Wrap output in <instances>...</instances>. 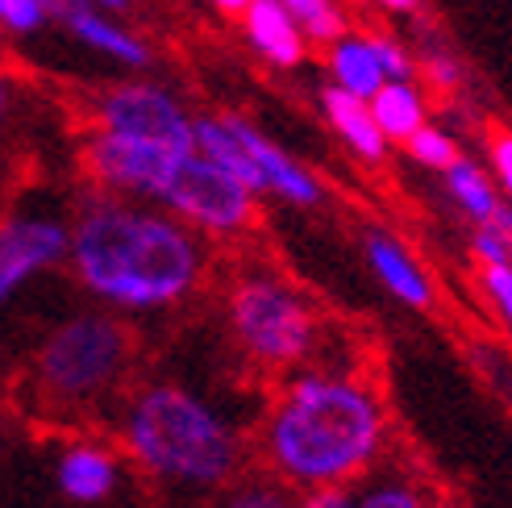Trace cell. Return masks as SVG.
Masks as SVG:
<instances>
[{
    "mask_svg": "<svg viewBox=\"0 0 512 508\" xmlns=\"http://www.w3.org/2000/svg\"><path fill=\"white\" fill-rule=\"evenodd\" d=\"M388 417L354 375H300L267 421V459L296 488H350L383 454Z\"/></svg>",
    "mask_w": 512,
    "mask_h": 508,
    "instance_id": "obj_1",
    "label": "cell"
},
{
    "mask_svg": "<svg viewBox=\"0 0 512 508\" xmlns=\"http://www.w3.org/2000/svg\"><path fill=\"white\" fill-rule=\"evenodd\" d=\"M67 250L84 288L121 309H167L200 275V250L184 225L121 205L88 209Z\"/></svg>",
    "mask_w": 512,
    "mask_h": 508,
    "instance_id": "obj_2",
    "label": "cell"
},
{
    "mask_svg": "<svg viewBox=\"0 0 512 508\" xmlns=\"http://www.w3.org/2000/svg\"><path fill=\"white\" fill-rule=\"evenodd\" d=\"M125 442L146 471L192 488L221 484L238 467L234 429L204 400L175 384H155L134 400Z\"/></svg>",
    "mask_w": 512,
    "mask_h": 508,
    "instance_id": "obj_3",
    "label": "cell"
},
{
    "mask_svg": "<svg viewBox=\"0 0 512 508\" xmlns=\"http://www.w3.org/2000/svg\"><path fill=\"white\" fill-rule=\"evenodd\" d=\"M229 325L254 363L292 367L317 346V317L292 288L271 275H250L229 296Z\"/></svg>",
    "mask_w": 512,
    "mask_h": 508,
    "instance_id": "obj_4",
    "label": "cell"
},
{
    "mask_svg": "<svg viewBox=\"0 0 512 508\" xmlns=\"http://www.w3.org/2000/svg\"><path fill=\"white\" fill-rule=\"evenodd\" d=\"M125 354L130 334L113 317H71L38 350V384L55 400H88L121 375Z\"/></svg>",
    "mask_w": 512,
    "mask_h": 508,
    "instance_id": "obj_5",
    "label": "cell"
},
{
    "mask_svg": "<svg viewBox=\"0 0 512 508\" xmlns=\"http://www.w3.org/2000/svg\"><path fill=\"white\" fill-rule=\"evenodd\" d=\"M159 200L171 213H179L184 221L200 225V230H213V234H238L254 217V192L238 175H229L213 159L196 155V150H188V155L175 163Z\"/></svg>",
    "mask_w": 512,
    "mask_h": 508,
    "instance_id": "obj_6",
    "label": "cell"
},
{
    "mask_svg": "<svg viewBox=\"0 0 512 508\" xmlns=\"http://www.w3.org/2000/svg\"><path fill=\"white\" fill-rule=\"evenodd\" d=\"M100 130L121 134L134 142L167 146V150H196V121L179 109V100L155 84H121L109 88L96 105Z\"/></svg>",
    "mask_w": 512,
    "mask_h": 508,
    "instance_id": "obj_7",
    "label": "cell"
},
{
    "mask_svg": "<svg viewBox=\"0 0 512 508\" xmlns=\"http://www.w3.org/2000/svg\"><path fill=\"white\" fill-rule=\"evenodd\" d=\"M184 155L188 150H167V146H150V142H134V138L100 130L88 146V167L100 184L159 200L167 175L175 171V163Z\"/></svg>",
    "mask_w": 512,
    "mask_h": 508,
    "instance_id": "obj_8",
    "label": "cell"
},
{
    "mask_svg": "<svg viewBox=\"0 0 512 508\" xmlns=\"http://www.w3.org/2000/svg\"><path fill=\"white\" fill-rule=\"evenodd\" d=\"M67 246H71V234L59 221L25 217V221L0 225V304H5L30 275H38L50 263H59Z\"/></svg>",
    "mask_w": 512,
    "mask_h": 508,
    "instance_id": "obj_9",
    "label": "cell"
},
{
    "mask_svg": "<svg viewBox=\"0 0 512 508\" xmlns=\"http://www.w3.org/2000/svg\"><path fill=\"white\" fill-rule=\"evenodd\" d=\"M229 125H234V134H238V142L246 146V155L254 159V167H259L263 192L284 196L288 205H300V209H313V205H317V200H321V184L313 180V171H304L296 159H288L284 150H279L275 142H267L250 121L229 117Z\"/></svg>",
    "mask_w": 512,
    "mask_h": 508,
    "instance_id": "obj_10",
    "label": "cell"
},
{
    "mask_svg": "<svg viewBox=\"0 0 512 508\" xmlns=\"http://www.w3.org/2000/svg\"><path fill=\"white\" fill-rule=\"evenodd\" d=\"M363 250H367V263H371L375 279L400 304H408V309H429L433 304V284H429L425 267L404 250V242H396L392 234H383V230H371Z\"/></svg>",
    "mask_w": 512,
    "mask_h": 508,
    "instance_id": "obj_11",
    "label": "cell"
},
{
    "mask_svg": "<svg viewBox=\"0 0 512 508\" xmlns=\"http://www.w3.org/2000/svg\"><path fill=\"white\" fill-rule=\"evenodd\" d=\"M246 34L250 46L275 67H296L304 63V30L288 13L284 0H250L246 9Z\"/></svg>",
    "mask_w": 512,
    "mask_h": 508,
    "instance_id": "obj_12",
    "label": "cell"
},
{
    "mask_svg": "<svg viewBox=\"0 0 512 508\" xmlns=\"http://www.w3.org/2000/svg\"><path fill=\"white\" fill-rule=\"evenodd\" d=\"M321 109L329 117V125L338 130V138L354 150L358 159H367V163H379L383 155H388V138L379 134V125L371 117V105L363 96H354L346 88H325L321 92Z\"/></svg>",
    "mask_w": 512,
    "mask_h": 508,
    "instance_id": "obj_13",
    "label": "cell"
},
{
    "mask_svg": "<svg viewBox=\"0 0 512 508\" xmlns=\"http://www.w3.org/2000/svg\"><path fill=\"white\" fill-rule=\"evenodd\" d=\"M350 508H442V500L413 471L371 467L358 484H350Z\"/></svg>",
    "mask_w": 512,
    "mask_h": 508,
    "instance_id": "obj_14",
    "label": "cell"
},
{
    "mask_svg": "<svg viewBox=\"0 0 512 508\" xmlns=\"http://www.w3.org/2000/svg\"><path fill=\"white\" fill-rule=\"evenodd\" d=\"M442 175H446V192H450V200H454L458 213H463L471 225H492V221L504 213L508 200L500 196V188H496V180H492V171H483L479 163H471V159L458 155Z\"/></svg>",
    "mask_w": 512,
    "mask_h": 508,
    "instance_id": "obj_15",
    "label": "cell"
},
{
    "mask_svg": "<svg viewBox=\"0 0 512 508\" xmlns=\"http://www.w3.org/2000/svg\"><path fill=\"white\" fill-rule=\"evenodd\" d=\"M367 105H371V117L379 125V134L388 142H408L429 121L425 92L413 80H388L367 100Z\"/></svg>",
    "mask_w": 512,
    "mask_h": 508,
    "instance_id": "obj_16",
    "label": "cell"
},
{
    "mask_svg": "<svg viewBox=\"0 0 512 508\" xmlns=\"http://www.w3.org/2000/svg\"><path fill=\"white\" fill-rule=\"evenodd\" d=\"M117 488V463L96 446H71L59 459V492L75 504H100Z\"/></svg>",
    "mask_w": 512,
    "mask_h": 508,
    "instance_id": "obj_17",
    "label": "cell"
},
{
    "mask_svg": "<svg viewBox=\"0 0 512 508\" xmlns=\"http://www.w3.org/2000/svg\"><path fill=\"white\" fill-rule=\"evenodd\" d=\"M329 71H334V84L371 100L383 84H388V71H383L375 42L358 38V34H342L338 42H329Z\"/></svg>",
    "mask_w": 512,
    "mask_h": 508,
    "instance_id": "obj_18",
    "label": "cell"
},
{
    "mask_svg": "<svg viewBox=\"0 0 512 508\" xmlns=\"http://www.w3.org/2000/svg\"><path fill=\"white\" fill-rule=\"evenodd\" d=\"M63 21L71 25L75 38L88 42L92 50H105L109 59H121V63H130V67H146L150 63V50L130 30H121V25H113L109 17H100L96 9L84 5V0H75V5L63 13Z\"/></svg>",
    "mask_w": 512,
    "mask_h": 508,
    "instance_id": "obj_19",
    "label": "cell"
},
{
    "mask_svg": "<svg viewBox=\"0 0 512 508\" xmlns=\"http://www.w3.org/2000/svg\"><path fill=\"white\" fill-rule=\"evenodd\" d=\"M284 5L304 30V38L329 46V42H338L346 34V17L338 9V0H284Z\"/></svg>",
    "mask_w": 512,
    "mask_h": 508,
    "instance_id": "obj_20",
    "label": "cell"
},
{
    "mask_svg": "<svg viewBox=\"0 0 512 508\" xmlns=\"http://www.w3.org/2000/svg\"><path fill=\"white\" fill-rule=\"evenodd\" d=\"M404 146H408V155H413L421 167H429V171H446L458 159V142L446 130H438V125H429V121Z\"/></svg>",
    "mask_w": 512,
    "mask_h": 508,
    "instance_id": "obj_21",
    "label": "cell"
},
{
    "mask_svg": "<svg viewBox=\"0 0 512 508\" xmlns=\"http://www.w3.org/2000/svg\"><path fill=\"white\" fill-rule=\"evenodd\" d=\"M479 288L512 334V263H479Z\"/></svg>",
    "mask_w": 512,
    "mask_h": 508,
    "instance_id": "obj_22",
    "label": "cell"
},
{
    "mask_svg": "<svg viewBox=\"0 0 512 508\" xmlns=\"http://www.w3.org/2000/svg\"><path fill=\"white\" fill-rule=\"evenodd\" d=\"M417 75L438 92H454L458 84H463V67H458V59L446 55V50H438V46H429L417 59Z\"/></svg>",
    "mask_w": 512,
    "mask_h": 508,
    "instance_id": "obj_23",
    "label": "cell"
},
{
    "mask_svg": "<svg viewBox=\"0 0 512 508\" xmlns=\"http://www.w3.org/2000/svg\"><path fill=\"white\" fill-rule=\"evenodd\" d=\"M488 171H492L500 196L512 205V130H496L488 138Z\"/></svg>",
    "mask_w": 512,
    "mask_h": 508,
    "instance_id": "obj_24",
    "label": "cell"
},
{
    "mask_svg": "<svg viewBox=\"0 0 512 508\" xmlns=\"http://www.w3.org/2000/svg\"><path fill=\"white\" fill-rule=\"evenodd\" d=\"M221 508H296V500L284 488H275V484H246V488H238L234 496H229Z\"/></svg>",
    "mask_w": 512,
    "mask_h": 508,
    "instance_id": "obj_25",
    "label": "cell"
},
{
    "mask_svg": "<svg viewBox=\"0 0 512 508\" xmlns=\"http://www.w3.org/2000/svg\"><path fill=\"white\" fill-rule=\"evenodd\" d=\"M371 42H375V55H379L383 71H388V80H413V75H417V63H413V55H408V50H404L396 38L371 34Z\"/></svg>",
    "mask_w": 512,
    "mask_h": 508,
    "instance_id": "obj_26",
    "label": "cell"
},
{
    "mask_svg": "<svg viewBox=\"0 0 512 508\" xmlns=\"http://www.w3.org/2000/svg\"><path fill=\"white\" fill-rule=\"evenodd\" d=\"M42 17H46V9L38 5V0H0V21H5L9 30H17V34L38 30Z\"/></svg>",
    "mask_w": 512,
    "mask_h": 508,
    "instance_id": "obj_27",
    "label": "cell"
},
{
    "mask_svg": "<svg viewBox=\"0 0 512 508\" xmlns=\"http://www.w3.org/2000/svg\"><path fill=\"white\" fill-rule=\"evenodd\" d=\"M296 508H350V488H313Z\"/></svg>",
    "mask_w": 512,
    "mask_h": 508,
    "instance_id": "obj_28",
    "label": "cell"
},
{
    "mask_svg": "<svg viewBox=\"0 0 512 508\" xmlns=\"http://www.w3.org/2000/svg\"><path fill=\"white\" fill-rule=\"evenodd\" d=\"M375 5L392 9V13H413V9H421V0H375Z\"/></svg>",
    "mask_w": 512,
    "mask_h": 508,
    "instance_id": "obj_29",
    "label": "cell"
},
{
    "mask_svg": "<svg viewBox=\"0 0 512 508\" xmlns=\"http://www.w3.org/2000/svg\"><path fill=\"white\" fill-rule=\"evenodd\" d=\"M213 5H217L221 13H246V9H250V0H213Z\"/></svg>",
    "mask_w": 512,
    "mask_h": 508,
    "instance_id": "obj_30",
    "label": "cell"
},
{
    "mask_svg": "<svg viewBox=\"0 0 512 508\" xmlns=\"http://www.w3.org/2000/svg\"><path fill=\"white\" fill-rule=\"evenodd\" d=\"M38 5H42L46 13H59V17H63V13L75 5V0H38Z\"/></svg>",
    "mask_w": 512,
    "mask_h": 508,
    "instance_id": "obj_31",
    "label": "cell"
},
{
    "mask_svg": "<svg viewBox=\"0 0 512 508\" xmlns=\"http://www.w3.org/2000/svg\"><path fill=\"white\" fill-rule=\"evenodd\" d=\"M5 113H9V88H5V80H0V121H5Z\"/></svg>",
    "mask_w": 512,
    "mask_h": 508,
    "instance_id": "obj_32",
    "label": "cell"
},
{
    "mask_svg": "<svg viewBox=\"0 0 512 508\" xmlns=\"http://www.w3.org/2000/svg\"><path fill=\"white\" fill-rule=\"evenodd\" d=\"M100 5H105V9H125L130 0H100Z\"/></svg>",
    "mask_w": 512,
    "mask_h": 508,
    "instance_id": "obj_33",
    "label": "cell"
}]
</instances>
